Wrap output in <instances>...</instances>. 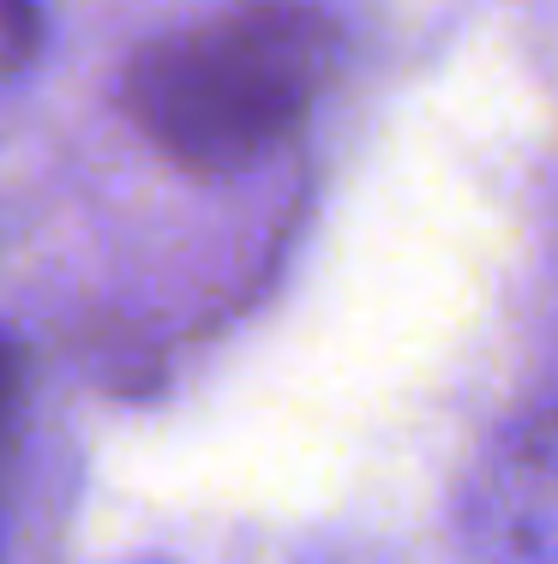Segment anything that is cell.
Instances as JSON below:
<instances>
[{"mask_svg":"<svg viewBox=\"0 0 558 564\" xmlns=\"http://www.w3.org/2000/svg\"><path fill=\"white\" fill-rule=\"evenodd\" d=\"M19 397H24V355L0 337V456H7L12 421H19Z\"/></svg>","mask_w":558,"mask_h":564,"instance_id":"obj_4","label":"cell"},{"mask_svg":"<svg viewBox=\"0 0 558 564\" xmlns=\"http://www.w3.org/2000/svg\"><path fill=\"white\" fill-rule=\"evenodd\" d=\"M337 78V24L307 0H247L132 55L121 109L198 174H234L283 151Z\"/></svg>","mask_w":558,"mask_h":564,"instance_id":"obj_1","label":"cell"},{"mask_svg":"<svg viewBox=\"0 0 558 564\" xmlns=\"http://www.w3.org/2000/svg\"><path fill=\"white\" fill-rule=\"evenodd\" d=\"M499 517L523 558H558V421L523 438L499 480Z\"/></svg>","mask_w":558,"mask_h":564,"instance_id":"obj_2","label":"cell"},{"mask_svg":"<svg viewBox=\"0 0 558 564\" xmlns=\"http://www.w3.org/2000/svg\"><path fill=\"white\" fill-rule=\"evenodd\" d=\"M36 36H43V12H36V0H0V66L31 61Z\"/></svg>","mask_w":558,"mask_h":564,"instance_id":"obj_3","label":"cell"}]
</instances>
